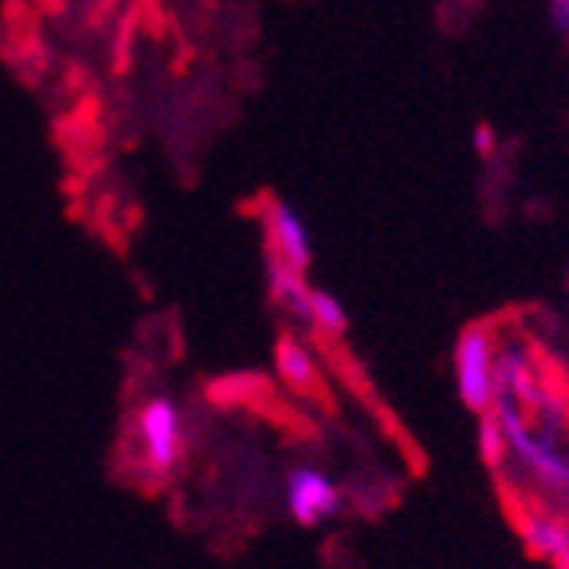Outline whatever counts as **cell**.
Wrapping results in <instances>:
<instances>
[{
    "label": "cell",
    "mask_w": 569,
    "mask_h": 569,
    "mask_svg": "<svg viewBox=\"0 0 569 569\" xmlns=\"http://www.w3.org/2000/svg\"><path fill=\"white\" fill-rule=\"evenodd\" d=\"M493 148H498V140H493V128H490V123H478V128H475V152L482 156V160H490Z\"/></svg>",
    "instance_id": "10"
},
{
    "label": "cell",
    "mask_w": 569,
    "mask_h": 569,
    "mask_svg": "<svg viewBox=\"0 0 569 569\" xmlns=\"http://www.w3.org/2000/svg\"><path fill=\"white\" fill-rule=\"evenodd\" d=\"M518 530H522L526 550H530L533 558H546V561H553V566H569V518L566 513L538 506V510L522 513Z\"/></svg>",
    "instance_id": "5"
},
{
    "label": "cell",
    "mask_w": 569,
    "mask_h": 569,
    "mask_svg": "<svg viewBox=\"0 0 569 569\" xmlns=\"http://www.w3.org/2000/svg\"><path fill=\"white\" fill-rule=\"evenodd\" d=\"M478 455L490 470H502L506 458H510V435H506V422L498 418V410L478 415Z\"/></svg>",
    "instance_id": "9"
},
{
    "label": "cell",
    "mask_w": 569,
    "mask_h": 569,
    "mask_svg": "<svg viewBox=\"0 0 569 569\" xmlns=\"http://www.w3.org/2000/svg\"><path fill=\"white\" fill-rule=\"evenodd\" d=\"M267 295L279 311H287L291 319H299L307 307V295H311V283H307V271H299L295 263H287L283 256L267 251Z\"/></svg>",
    "instance_id": "6"
},
{
    "label": "cell",
    "mask_w": 569,
    "mask_h": 569,
    "mask_svg": "<svg viewBox=\"0 0 569 569\" xmlns=\"http://www.w3.org/2000/svg\"><path fill=\"white\" fill-rule=\"evenodd\" d=\"M299 323L311 327V331H319V335H327V339H339V335H347L351 319H347V307H342L331 291H319V287H311L303 315H299Z\"/></svg>",
    "instance_id": "8"
},
{
    "label": "cell",
    "mask_w": 569,
    "mask_h": 569,
    "mask_svg": "<svg viewBox=\"0 0 569 569\" xmlns=\"http://www.w3.org/2000/svg\"><path fill=\"white\" fill-rule=\"evenodd\" d=\"M263 231H267V251L283 256L287 263H295L299 271H311V263H315L311 231H307L303 219L295 216L291 203L267 200L263 203Z\"/></svg>",
    "instance_id": "4"
},
{
    "label": "cell",
    "mask_w": 569,
    "mask_h": 569,
    "mask_svg": "<svg viewBox=\"0 0 569 569\" xmlns=\"http://www.w3.org/2000/svg\"><path fill=\"white\" fill-rule=\"evenodd\" d=\"M276 370H279V379H283V387L299 390V395L319 387V362H315L311 347L291 331H283L276 339Z\"/></svg>",
    "instance_id": "7"
},
{
    "label": "cell",
    "mask_w": 569,
    "mask_h": 569,
    "mask_svg": "<svg viewBox=\"0 0 569 569\" xmlns=\"http://www.w3.org/2000/svg\"><path fill=\"white\" fill-rule=\"evenodd\" d=\"M287 513H291L295 526H311L327 522L335 513L342 510V490L335 486V478H327L323 470H315V466H295L291 475H287Z\"/></svg>",
    "instance_id": "3"
},
{
    "label": "cell",
    "mask_w": 569,
    "mask_h": 569,
    "mask_svg": "<svg viewBox=\"0 0 569 569\" xmlns=\"http://www.w3.org/2000/svg\"><path fill=\"white\" fill-rule=\"evenodd\" d=\"M136 442H140L143 470L163 482L183 466L188 455V435H183V410L168 395H152L136 410Z\"/></svg>",
    "instance_id": "1"
},
{
    "label": "cell",
    "mask_w": 569,
    "mask_h": 569,
    "mask_svg": "<svg viewBox=\"0 0 569 569\" xmlns=\"http://www.w3.org/2000/svg\"><path fill=\"white\" fill-rule=\"evenodd\" d=\"M498 339H493L490 327H466L455 342V387L458 399L466 410H482L493 407L498 399Z\"/></svg>",
    "instance_id": "2"
}]
</instances>
